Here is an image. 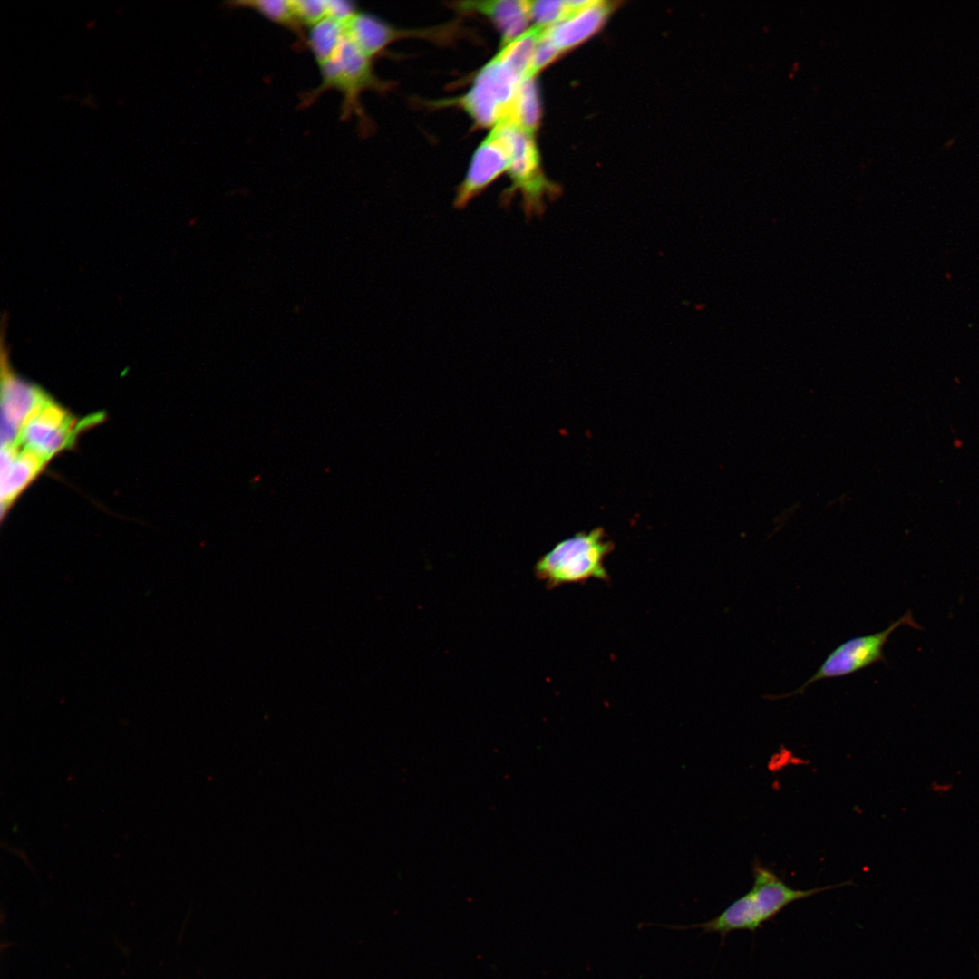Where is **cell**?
<instances>
[{"instance_id":"1","label":"cell","mask_w":979,"mask_h":979,"mask_svg":"<svg viewBox=\"0 0 979 979\" xmlns=\"http://www.w3.org/2000/svg\"><path fill=\"white\" fill-rule=\"evenodd\" d=\"M753 884L743 896L712 920L693 926L704 932H716L724 938L736 930L755 934L763 923L772 919L790 904L810 897L826 890L852 884L850 881L810 889H795L787 885L776 873L755 862L752 867Z\"/></svg>"},{"instance_id":"2","label":"cell","mask_w":979,"mask_h":979,"mask_svg":"<svg viewBox=\"0 0 979 979\" xmlns=\"http://www.w3.org/2000/svg\"><path fill=\"white\" fill-rule=\"evenodd\" d=\"M321 83L301 95L299 108H306L329 90H336L343 95L341 118L348 120L356 116L363 132L371 127L364 113L360 96L366 90L386 91L390 85L377 77L372 59L364 55L346 36L332 55L318 65Z\"/></svg>"},{"instance_id":"3","label":"cell","mask_w":979,"mask_h":979,"mask_svg":"<svg viewBox=\"0 0 979 979\" xmlns=\"http://www.w3.org/2000/svg\"><path fill=\"white\" fill-rule=\"evenodd\" d=\"M612 548L602 528L577 533L540 557L535 566L536 577L549 588L592 578L607 580L605 559Z\"/></svg>"},{"instance_id":"4","label":"cell","mask_w":979,"mask_h":979,"mask_svg":"<svg viewBox=\"0 0 979 979\" xmlns=\"http://www.w3.org/2000/svg\"><path fill=\"white\" fill-rule=\"evenodd\" d=\"M901 625H909L916 629H921V626L914 620L911 611H907L882 631L852 637L838 645L801 686L789 693L773 698H785L801 694L809 685L816 682L847 676L876 663L885 662L884 646L890 635Z\"/></svg>"},{"instance_id":"5","label":"cell","mask_w":979,"mask_h":979,"mask_svg":"<svg viewBox=\"0 0 979 979\" xmlns=\"http://www.w3.org/2000/svg\"><path fill=\"white\" fill-rule=\"evenodd\" d=\"M516 131L515 126L505 122L492 127L475 150L466 176L457 188L455 208H464L499 176L508 173L515 151Z\"/></svg>"},{"instance_id":"6","label":"cell","mask_w":979,"mask_h":979,"mask_svg":"<svg viewBox=\"0 0 979 979\" xmlns=\"http://www.w3.org/2000/svg\"><path fill=\"white\" fill-rule=\"evenodd\" d=\"M515 151L508 170L511 184L501 197L508 205L513 196L519 192L522 207L527 217L540 214L544 209V198L556 189L544 176L535 134L517 128Z\"/></svg>"},{"instance_id":"7","label":"cell","mask_w":979,"mask_h":979,"mask_svg":"<svg viewBox=\"0 0 979 979\" xmlns=\"http://www.w3.org/2000/svg\"><path fill=\"white\" fill-rule=\"evenodd\" d=\"M2 363V445H19L24 427L48 397Z\"/></svg>"},{"instance_id":"8","label":"cell","mask_w":979,"mask_h":979,"mask_svg":"<svg viewBox=\"0 0 979 979\" xmlns=\"http://www.w3.org/2000/svg\"><path fill=\"white\" fill-rule=\"evenodd\" d=\"M75 428L71 416L48 398L24 427L19 445L47 460L73 442Z\"/></svg>"},{"instance_id":"9","label":"cell","mask_w":979,"mask_h":979,"mask_svg":"<svg viewBox=\"0 0 979 979\" xmlns=\"http://www.w3.org/2000/svg\"><path fill=\"white\" fill-rule=\"evenodd\" d=\"M611 10L603 1H573V9L561 21L545 28V35L560 53L583 43L596 33Z\"/></svg>"},{"instance_id":"10","label":"cell","mask_w":979,"mask_h":979,"mask_svg":"<svg viewBox=\"0 0 979 979\" xmlns=\"http://www.w3.org/2000/svg\"><path fill=\"white\" fill-rule=\"evenodd\" d=\"M451 5L460 13L486 16L500 33V47L527 31L531 22L528 0L464 1Z\"/></svg>"},{"instance_id":"11","label":"cell","mask_w":979,"mask_h":979,"mask_svg":"<svg viewBox=\"0 0 979 979\" xmlns=\"http://www.w3.org/2000/svg\"><path fill=\"white\" fill-rule=\"evenodd\" d=\"M45 462V459L21 445H2V510L30 483Z\"/></svg>"},{"instance_id":"12","label":"cell","mask_w":979,"mask_h":979,"mask_svg":"<svg viewBox=\"0 0 979 979\" xmlns=\"http://www.w3.org/2000/svg\"><path fill=\"white\" fill-rule=\"evenodd\" d=\"M540 117L541 107L536 78H530L522 83L509 111L499 122H506L535 134Z\"/></svg>"},{"instance_id":"13","label":"cell","mask_w":979,"mask_h":979,"mask_svg":"<svg viewBox=\"0 0 979 979\" xmlns=\"http://www.w3.org/2000/svg\"><path fill=\"white\" fill-rule=\"evenodd\" d=\"M227 5L229 7L247 8L259 13L270 22L296 34L305 44L306 34L296 17L292 0H236L228 1Z\"/></svg>"},{"instance_id":"14","label":"cell","mask_w":979,"mask_h":979,"mask_svg":"<svg viewBox=\"0 0 979 979\" xmlns=\"http://www.w3.org/2000/svg\"><path fill=\"white\" fill-rule=\"evenodd\" d=\"M344 22L326 18L309 28L305 45L312 52L318 65L332 55L344 39Z\"/></svg>"},{"instance_id":"15","label":"cell","mask_w":979,"mask_h":979,"mask_svg":"<svg viewBox=\"0 0 979 979\" xmlns=\"http://www.w3.org/2000/svg\"><path fill=\"white\" fill-rule=\"evenodd\" d=\"M573 9V1H530L533 25L549 27L564 19Z\"/></svg>"},{"instance_id":"16","label":"cell","mask_w":979,"mask_h":979,"mask_svg":"<svg viewBox=\"0 0 979 979\" xmlns=\"http://www.w3.org/2000/svg\"><path fill=\"white\" fill-rule=\"evenodd\" d=\"M292 1L296 17L304 28H310L329 18V0Z\"/></svg>"},{"instance_id":"17","label":"cell","mask_w":979,"mask_h":979,"mask_svg":"<svg viewBox=\"0 0 979 979\" xmlns=\"http://www.w3.org/2000/svg\"><path fill=\"white\" fill-rule=\"evenodd\" d=\"M543 33L538 42L533 64H532V75L534 77L543 70L547 65L552 63L561 53L552 44V42Z\"/></svg>"}]
</instances>
